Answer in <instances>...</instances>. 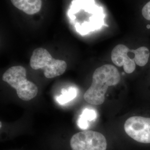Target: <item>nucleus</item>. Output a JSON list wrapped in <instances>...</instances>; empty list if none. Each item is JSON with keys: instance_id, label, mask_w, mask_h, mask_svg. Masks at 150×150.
Wrapping results in <instances>:
<instances>
[{"instance_id": "nucleus-1", "label": "nucleus", "mask_w": 150, "mask_h": 150, "mask_svg": "<svg viewBox=\"0 0 150 150\" xmlns=\"http://www.w3.org/2000/svg\"><path fill=\"white\" fill-rule=\"evenodd\" d=\"M120 80V73L114 66L105 64L97 68L92 76L91 86L84 94L85 100L92 105H101L105 101L108 87L117 85Z\"/></svg>"}, {"instance_id": "nucleus-2", "label": "nucleus", "mask_w": 150, "mask_h": 150, "mask_svg": "<svg viewBox=\"0 0 150 150\" xmlns=\"http://www.w3.org/2000/svg\"><path fill=\"white\" fill-rule=\"evenodd\" d=\"M150 57V51L145 46L136 50H130L124 45H118L113 49L111 59L113 63L118 67L123 66L127 74L132 73L136 65L141 67L147 64Z\"/></svg>"}, {"instance_id": "nucleus-3", "label": "nucleus", "mask_w": 150, "mask_h": 150, "mask_svg": "<svg viewBox=\"0 0 150 150\" xmlns=\"http://www.w3.org/2000/svg\"><path fill=\"white\" fill-rule=\"evenodd\" d=\"M2 80L16 89L18 97L28 101L36 96L38 88L26 78V70L21 66L9 68L2 76Z\"/></svg>"}, {"instance_id": "nucleus-4", "label": "nucleus", "mask_w": 150, "mask_h": 150, "mask_svg": "<svg viewBox=\"0 0 150 150\" xmlns=\"http://www.w3.org/2000/svg\"><path fill=\"white\" fill-rule=\"evenodd\" d=\"M30 64L33 70H43L44 75L47 79L62 75L67 67L65 61L54 59L48 51L43 48H36L33 51Z\"/></svg>"}, {"instance_id": "nucleus-5", "label": "nucleus", "mask_w": 150, "mask_h": 150, "mask_svg": "<svg viewBox=\"0 0 150 150\" xmlns=\"http://www.w3.org/2000/svg\"><path fill=\"white\" fill-rule=\"evenodd\" d=\"M70 146L72 150H106L107 141L102 134L85 130L72 137Z\"/></svg>"}, {"instance_id": "nucleus-6", "label": "nucleus", "mask_w": 150, "mask_h": 150, "mask_svg": "<svg viewBox=\"0 0 150 150\" xmlns=\"http://www.w3.org/2000/svg\"><path fill=\"white\" fill-rule=\"evenodd\" d=\"M126 133L135 141L143 144L150 143V118L132 116L124 125Z\"/></svg>"}, {"instance_id": "nucleus-7", "label": "nucleus", "mask_w": 150, "mask_h": 150, "mask_svg": "<svg viewBox=\"0 0 150 150\" xmlns=\"http://www.w3.org/2000/svg\"><path fill=\"white\" fill-rule=\"evenodd\" d=\"M12 4L28 15H34L41 10L42 0H11Z\"/></svg>"}, {"instance_id": "nucleus-8", "label": "nucleus", "mask_w": 150, "mask_h": 150, "mask_svg": "<svg viewBox=\"0 0 150 150\" xmlns=\"http://www.w3.org/2000/svg\"><path fill=\"white\" fill-rule=\"evenodd\" d=\"M96 118V112L95 110L87 108H85L78 119V126L81 129H86L89 126L88 122L95 120Z\"/></svg>"}, {"instance_id": "nucleus-9", "label": "nucleus", "mask_w": 150, "mask_h": 150, "mask_svg": "<svg viewBox=\"0 0 150 150\" xmlns=\"http://www.w3.org/2000/svg\"><path fill=\"white\" fill-rule=\"evenodd\" d=\"M77 91L74 87H71L67 89H63L61 95L56 97V100L61 105H64L74 99L77 96Z\"/></svg>"}, {"instance_id": "nucleus-10", "label": "nucleus", "mask_w": 150, "mask_h": 150, "mask_svg": "<svg viewBox=\"0 0 150 150\" xmlns=\"http://www.w3.org/2000/svg\"><path fill=\"white\" fill-rule=\"evenodd\" d=\"M142 14L145 19L150 21V1L144 6L142 10Z\"/></svg>"}]
</instances>
